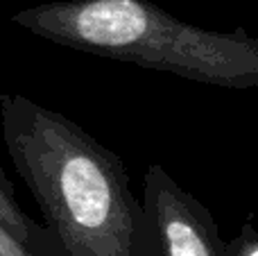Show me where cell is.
I'll return each mask as SVG.
<instances>
[{"label":"cell","mask_w":258,"mask_h":256,"mask_svg":"<svg viewBox=\"0 0 258 256\" xmlns=\"http://www.w3.org/2000/svg\"><path fill=\"white\" fill-rule=\"evenodd\" d=\"M3 141L66 256H159L125 161L84 127L21 93L0 95Z\"/></svg>","instance_id":"1"},{"label":"cell","mask_w":258,"mask_h":256,"mask_svg":"<svg viewBox=\"0 0 258 256\" xmlns=\"http://www.w3.org/2000/svg\"><path fill=\"white\" fill-rule=\"evenodd\" d=\"M39 39L95 57L170 73L220 89H258V39L245 30L213 32L150 0H66L14 14Z\"/></svg>","instance_id":"2"},{"label":"cell","mask_w":258,"mask_h":256,"mask_svg":"<svg viewBox=\"0 0 258 256\" xmlns=\"http://www.w3.org/2000/svg\"><path fill=\"white\" fill-rule=\"evenodd\" d=\"M141 202L154 227L159 256H227L213 213L159 163L145 170Z\"/></svg>","instance_id":"3"},{"label":"cell","mask_w":258,"mask_h":256,"mask_svg":"<svg viewBox=\"0 0 258 256\" xmlns=\"http://www.w3.org/2000/svg\"><path fill=\"white\" fill-rule=\"evenodd\" d=\"M0 222L7 225L16 236H21L27 245H32L36 252L45 256H66L52 231L48 227L36 225L21 209L16 193H14V186L9 181V177L5 175L3 168H0Z\"/></svg>","instance_id":"4"},{"label":"cell","mask_w":258,"mask_h":256,"mask_svg":"<svg viewBox=\"0 0 258 256\" xmlns=\"http://www.w3.org/2000/svg\"><path fill=\"white\" fill-rule=\"evenodd\" d=\"M224 252L227 256H258V231L254 225H242L236 238L224 243Z\"/></svg>","instance_id":"5"},{"label":"cell","mask_w":258,"mask_h":256,"mask_svg":"<svg viewBox=\"0 0 258 256\" xmlns=\"http://www.w3.org/2000/svg\"><path fill=\"white\" fill-rule=\"evenodd\" d=\"M0 256H45L27 245L21 236H16L7 225L0 222Z\"/></svg>","instance_id":"6"}]
</instances>
